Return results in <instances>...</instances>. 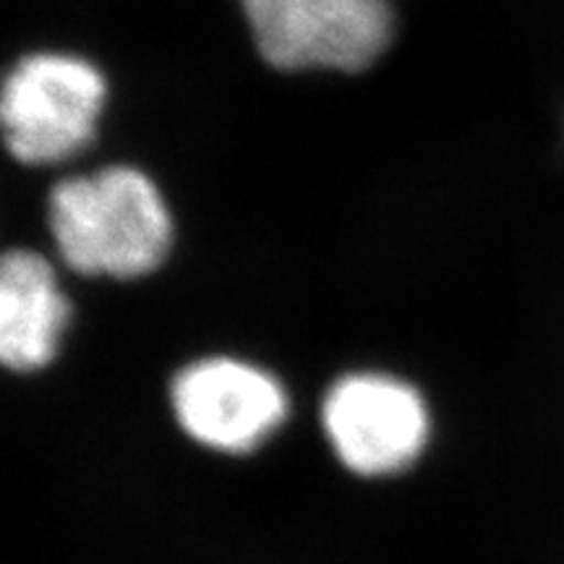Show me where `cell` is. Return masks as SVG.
Listing matches in <instances>:
<instances>
[{"label":"cell","instance_id":"6","mask_svg":"<svg viewBox=\"0 0 564 564\" xmlns=\"http://www.w3.org/2000/svg\"><path fill=\"white\" fill-rule=\"evenodd\" d=\"M70 306L55 270L30 249H11L0 267V361L17 373L45 369L58 352Z\"/></svg>","mask_w":564,"mask_h":564},{"label":"cell","instance_id":"4","mask_svg":"<svg viewBox=\"0 0 564 564\" xmlns=\"http://www.w3.org/2000/svg\"><path fill=\"white\" fill-rule=\"evenodd\" d=\"M322 429L350 474L384 478L419 463L432 436V415L413 384L358 371L345 373L324 394Z\"/></svg>","mask_w":564,"mask_h":564},{"label":"cell","instance_id":"1","mask_svg":"<svg viewBox=\"0 0 564 564\" xmlns=\"http://www.w3.org/2000/svg\"><path fill=\"white\" fill-rule=\"evenodd\" d=\"M47 220L63 262L89 278H144L165 262L173 241L158 186L126 165L55 183Z\"/></svg>","mask_w":564,"mask_h":564},{"label":"cell","instance_id":"3","mask_svg":"<svg viewBox=\"0 0 564 564\" xmlns=\"http://www.w3.org/2000/svg\"><path fill=\"white\" fill-rule=\"evenodd\" d=\"M267 66L358 74L382 58L394 34L390 0H241Z\"/></svg>","mask_w":564,"mask_h":564},{"label":"cell","instance_id":"2","mask_svg":"<svg viewBox=\"0 0 564 564\" xmlns=\"http://www.w3.org/2000/svg\"><path fill=\"white\" fill-rule=\"evenodd\" d=\"M108 84L100 68L66 53H34L9 70L0 121L9 152L26 165L63 162L95 139Z\"/></svg>","mask_w":564,"mask_h":564},{"label":"cell","instance_id":"5","mask_svg":"<svg viewBox=\"0 0 564 564\" xmlns=\"http://www.w3.org/2000/svg\"><path fill=\"white\" fill-rule=\"evenodd\" d=\"M171 408L183 434L223 455H249L288 419V392L270 371L212 356L173 377Z\"/></svg>","mask_w":564,"mask_h":564}]
</instances>
